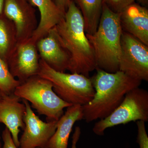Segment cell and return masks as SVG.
Listing matches in <instances>:
<instances>
[{
    "label": "cell",
    "instance_id": "52a82bcc",
    "mask_svg": "<svg viewBox=\"0 0 148 148\" xmlns=\"http://www.w3.org/2000/svg\"><path fill=\"white\" fill-rule=\"evenodd\" d=\"M119 71L141 81H148V46L124 31Z\"/></svg>",
    "mask_w": 148,
    "mask_h": 148
},
{
    "label": "cell",
    "instance_id": "ffe728a7",
    "mask_svg": "<svg viewBox=\"0 0 148 148\" xmlns=\"http://www.w3.org/2000/svg\"><path fill=\"white\" fill-rule=\"evenodd\" d=\"M145 123L143 121H137L138 131L137 143L139 145L140 148H148V137Z\"/></svg>",
    "mask_w": 148,
    "mask_h": 148
},
{
    "label": "cell",
    "instance_id": "3957f363",
    "mask_svg": "<svg viewBox=\"0 0 148 148\" xmlns=\"http://www.w3.org/2000/svg\"><path fill=\"white\" fill-rule=\"evenodd\" d=\"M120 16L121 13L113 11L103 3L97 30L92 35L86 34L94 51L97 68L108 73L119 70L123 31Z\"/></svg>",
    "mask_w": 148,
    "mask_h": 148
},
{
    "label": "cell",
    "instance_id": "ba28073f",
    "mask_svg": "<svg viewBox=\"0 0 148 148\" xmlns=\"http://www.w3.org/2000/svg\"><path fill=\"white\" fill-rule=\"evenodd\" d=\"M26 106L25 126L19 139V148H47L56 130L58 121H43L33 111L29 102L21 100Z\"/></svg>",
    "mask_w": 148,
    "mask_h": 148
},
{
    "label": "cell",
    "instance_id": "2e32d148",
    "mask_svg": "<svg viewBox=\"0 0 148 148\" xmlns=\"http://www.w3.org/2000/svg\"><path fill=\"white\" fill-rule=\"evenodd\" d=\"M18 43L15 26L4 14H0V56L7 64Z\"/></svg>",
    "mask_w": 148,
    "mask_h": 148
},
{
    "label": "cell",
    "instance_id": "603a6c76",
    "mask_svg": "<svg viewBox=\"0 0 148 148\" xmlns=\"http://www.w3.org/2000/svg\"><path fill=\"white\" fill-rule=\"evenodd\" d=\"M71 1V0H56L55 3L61 12L65 14Z\"/></svg>",
    "mask_w": 148,
    "mask_h": 148
},
{
    "label": "cell",
    "instance_id": "7a4b0ae2",
    "mask_svg": "<svg viewBox=\"0 0 148 148\" xmlns=\"http://www.w3.org/2000/svg\"><path fill=\"white\" fill-rule=\"evenodd\" d=\"M90 78L95 92L83 106V119L87 123L108 116L119 106L127 92L139 87L142 81L118 71L108 73L97 68Z\"/></svg>",
    "mask_w": 148,
    "mask_h": 148
},
{
    "label": "cell",
    "instance_id": "7402d4cb",
    "mask_svg": "<svg viewBox=\"0 0 148 148\" xmlns=\"http://www.w3.org/2000/svg\"><path fill=\"white\" fill-rule=\"evenodd\" d=\"M81 134V129L79 126L75 128V131L72 137V144L71 148H77V145Z\"/></svg>",
    "mask_w": 148,
    "mask_h": 148
},
{
    "label": "cell",
    "instance_id": "83f0119b",
    "mask_svg": "<svg viewBox=\"0 0 148 148\" xmlns=\"http://www.w3.org/2000/svg\"><path fill=\"white\" fill-rule=\"evenodd\" d=\"M27 1H29V0H27Z\"/></svg>",
    "mask_w": 148,
    "mask_h": 148
},
{
    "label": "cell",
    "instance_id": "5b68a950",
    "mask_svg": "<svg viewBox=\"0 0 148 148\" xmlns=\"http://www.w3.org/2000/svg\"><path fill=\"white\" fill-rule=\"evenodd\" d=\"M37 75L50 81L55 93L72 105L84 106L92 100L95 94L90 78L82 74L56 71L42 59H40Z\"/></svg>",
    "mask_w": 148,
    "mask_h": 148
},
{
    "label": "cell",
    "instance_id": "4316f807",
    "mask_svg": "<svg viewBox=\"0 0 148 148\" xmlns=\"http://www.w3.org/2000/svg\"><path fill=\"white\" fill-rule=\"evenodd\" d=\"M0 148H2V146L1 143V141H0Z\"/></svg>",
    "mask_w": 148,
    "mask_h": 148
},
{
    "label": "cell",
    "instance_id": "30bf717a",
    "mask_svg": "<svg viewBox=\"0 0 148 148\" xmlns=\"http://www.w3.org/2000/svg\"><path fill=\"white\" fill-rule=\"evenodd\" d=\"M3 11L14 24L18 43L30 39L38 25L34 14L19 0H5Z\"/></svg>",
    "mask_w": 148,
    "mask_h": 148
},
{
    "label": "cell",
    "instance_id": "44dd1931",
    "mask_svg": "<svg viewBox=\"0 0 148 148\" xmlns=\"http://www.w3.org/2000/svg\"><path fill=\"white\" fill-rule=\"evenodd\" d=\"M2 138L3 143L2 148H18L14 143L11 134L7 127L3 131Z\"/></svg>",
    "mask_w": 148,
    "mask_h": 148
},
{
    "label": "cell",
    "instance_id": "9c48e42d",
    "mask_svg": "<svg viewBox=\"0 0 148 148\" xmlns=\"http://www.w3.org/2000/svg\"><path fill=\"white\" fill-rule=\"evenodd\" d=\"M7 64L11 73L20 82L37 75L40 59L36 44L28 40L18 43Z\"/></svg>",
    "mask_w": 148,
    "mask_h": 148
},
{
    "label": "cell",
    "instance_id": "9a60e30c",
    "mask_svg": "<svg viewBox=\"0 0 148 148\" xmlns=\"http://www.w3.org/2000/svg\"><path fill=\"white\" fill-rule=\"evenodd\" d=\"M83 119L82 106L74 105L67 108L58 120L55 132L49 141L47 148H67L74 124Z\"/></svg>",
    "mask_w": 148,
    "mask_h": 148
},
{
    "label": "cell",
    "instance_id": "e0dca14e",
    "mask_svg": "<svg viewBox=\"0 0 148 148\" xmlns=\"http://www.w3.org/2000/svg\"><path fill=\"white\" fill-rule=\"evenodd\" d=\"M84 21L85 31L88 34H94L98 28L102 14V0H77Z\"/></svg>",
    "mask_w": 148,
    "mask_h": 148
},
{
    "label": "cell",
    "instance_id": "4fadbf2b",
    "mask_svg": "<svg viewBox=\"0 0 148 148\" xmlns=\"http://www.w3.org/2000/svg\"><path fill=\"white\" fill-rule=\"evenodd\" d=\"M36 45L41 59L51 68L61 72L68 70L70 56L58 41L53 29L39 40Z\"/></svg>",
    "mask_w": 148,
    "mask_h": 148
},
{
    "label": "cell",
    "instance_id": "d6986e66",
    "mask_svg": "<svg viewBox=\"0 0 148 148\" xmlns=\"http://www.w3.org/2000/svg\"><path fill=\"white\" fill-rule=\"evenodd\" d=\"M111 10L117 13H121L125 8L135 2V0H102Z\"/></svg>",
    "mask_w": 148,
    "mask_h": 148
},
{
    "label": "cell",
    "instance_id": "ac0fdd59",
    "mask_svg": "<svg viewBox=\"0 0 148 148\" xmlns=\"http://www.w3.org/2000/svg\"><path fill=\"white\" fill-rule=\"evenodd\" d=\"M20 84V81L12 75L8 65L0 56V90L5 94H12Z\"/></svg>",
    "mask_w": 148,
    "mask_h": 148
},
{
    "label": "cell",
    "instance_id": "277c9868",
    "mask_svg": "<svg viewBox=\"0 0 148 148\" xmlns=\"http://www.w3.org/2000/svg\"><path fill=\"white\" fill-rule=\"evenodd\" d=\"M13 93L31 103L39 114L46 117L47 121H58L64 109L72 106L55 93L50 81L38 75L20 82Z\"/></svg>",
    "mask_w": 148,
    "mask_h": 148
},
{
    "label": "cell",
    "instance_id": "5bb4252c",
    "mask_svg": "<svg viewBox=\"0 0 148 148\" xmlns=\"http://www.w3.org/2000/svg\"><path fill=\"white\" fill-rule=\"evenodd\" d=\"M40 13V21L36 29L28 41L36 44L45 37L51 30L59 23L64 14L52 0H30Z\"/></svg>",
    "mask_w": 148,
    "mask_h": 148
},
{
    "label": "cell",
    "instance_id": "484cf974",
    "mask_svg": "<svg viewBox=\"0 0 148 148\" xmlns=\"http://www.w3.org/2000/svg\"><path fill=\"white\" fill-rule=\"evenodd\" d=\"M4 95V93L2 92V91H1V90H0V102L1 101Z\"/></svg>",
    "mask_w": 148,
    "mask_h": 148
},
{
    "label": "cell",
    "instance_id": "7c38bea8",
    "mask_svg": "<svg viewBox=\"0 0 148 148\" xmlns=\"http://www.w3.org/2000/svg\"><path fill=\"white\" fill-rule=\"evenodd\" d=\"M123 31L135 37L148 46V10L135 2L121 12Z\"/></svg>",
    "mask_w": 148,
    "mask_h": 148
},
{
    "label": "cell",
    "instance_id": "cb8c5ba5",
    "mask_svg": "<svg viewBox=\"0 0 148 148\" xmlns=\"http://www.w3.org/2000/svg\"><path fill=\"white\" fill-rule=\"evenodd\" d=\"M5 0H0V14H2Z\"/></svg>",
    "mask_w": 148,
    "mask_h": 148
},
{
    "label": "cell",
    "instance_id": "8fae6325",
    "mask_svg": "<svg viewBox=\"0 0 148 148\" xmlns=\"http://www.w3.org/2000/svg\"><path fill=\"white\" fill-rule=\"evenodd\" d=\"M14 93L5 94L0 102V123L5 125L11 134L15 145L19 148L20 128L24 130L26 106Z\"/></svg>",
    "mask_w": 148,
    "mask_h": 148
},
{
    "label": "cell",
    "instance_id": "d4e9b609",
    "mask_svg": "<svg viewBox=\"0 0 148 148\" xmlns=\"http://www.w3.org/2000/svg\"><path fill=\"white\" fill-rule=\"evenodd\" d=\"M138 2L143 5H147L148 0H137Z\"/></svg>",
    "mask_w": 148,
    "mask_h": 148
},
{
    "label": "cell",
    "instance_id": "6da1fadb",
    "mask_svg": "<svg viewBox=\"0 0 148 148\" xmlns=\"http://www.w3.org/2000/svg\"><path fill=\"white\" fill-rule=\"evenodd\" d=\"M52 29L70 56L68 71L89 77L97 65L85 31L82 14L74 1H71L64 17Z\"/></svg>",
    "mask_w": 148,
    "mask_h": 148
},
{
    "label": "cell",
    "instance_id": "8992f818",
    "mask_svg": "<svg viewBox=\"0 0 148 148\" xmlns=\"http://www.w3.org/2000/svg\"><path fill=\"white\" fill-rule=\"evenodd\" d=\"M138 121H148V91L139 87L127 92L119 106L108 116L95 123L92 131L103 136L109 127Z\"/></svg>",
    "mask_w": 148,
    "mask_h": 148
}]
</instances>
